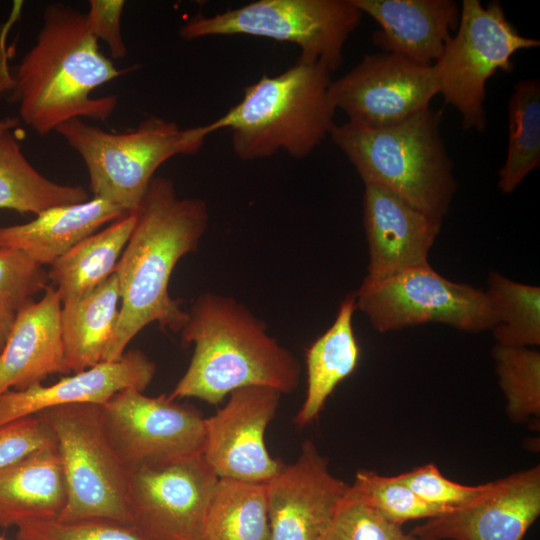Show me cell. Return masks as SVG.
Masks as SVG:
<instances>
[{"mask_svg": "<svg viewBox=\"0 0 540 540\" xmlns=\"http://www.w3.org/2000/svg\"><path fill=\"white\" fill-rule=\"evenodd\" d=\"M136 212L131 236L114 271L120 311L103 361L122 358L130 341L147 325L180 333L189 314L169 294V281L182 257L195 252L209 224L207 203L179 198L174 182L155 176ZM102 361V362H103Z\"/></svg>", "mask_w": 540, "mask_h": 540, "instance_id": "6da1fadb", "label": "cell"}, {"mask_svg": "<svg viewBox=\"0 0 540 540\" xmlns=\"http://www.w3.org/2000/svg\"><path fill=\"white\" fill-rule=\"evenodd\" d=\"M13 70L9 87L19 119L45 136L72 119L106 121L117 96L91 93L131 68L119 69L102 53L85 13L57 1L46 5L35 43Z\"/></svg>", "mask_w": 540, "mask_h": 540, "instance_id": "7a4b0ae2", "label": "cell"}, {"mask_svg": "<svg viewBox=\"0 0 540 540\" xmlns=\"http://www.w3.org/2000/svg\"><path fill=\"white\" fill-rule=\"evenodd\" d=\"M188 314L180 336L182 343L194 345L193 355L170 399L197 398L217 405L245 387H269L282 394L297 389L299 361L243 303L204 292Z\"/></svg>", "mask_w": 540, "mask_h": 540, "instance_id": "3957f363", "label": "cell"}, {"mask_svg": "<svg viewBox=\"0 0 540 540\" xmlns=\"http://www.w3.org/2000/svg\"><path fill=\"white\" fill-rule=\"evenodd\" d=\"M331 72L320 62L297 60L284 72L263 75L244 89L241 101L211 122L228 128L232 147L244 161L284 151L309 156L330 135L336 112L330 97Z\"/></svg>", "mask_w": 540, "mask_h": 540, "instance_id": "277c9868", "label": "cell"}, {"mask_svg": "<svg viewBox=\"0 0 540 540\" xmlns=\"http://www.w3.org/2000/svg\"><path fill=\"white\" fill-rule=\"evenodd\" d=\"M442 110L429 107L384 128L351 121L335 124L331 141L365 184L384 187L441 220L448 214L457 182L441 136Z\"/></svg>", "mask_w": 540, "mask_h": 540, "instance_id": "5b68a950", "label": "cell"}, {"mask_svg": "<svg viewBox=\"0 0 540 540\" xmlns=\"http://www.w3.org/2000/svg\"><path fill=\"white\" fill-rule=\"evenodd\" d=\"M83 160L94 198L134 211L156 170L177 155L196 154L214 133L211 124L181 128L151 116L136 128L114 132L72 119L56 131Z\"/></svg>", "mask_w": 540, "mask_h": 540, "instance_id": "8992f818", "label": "cell"}, {"mask_svg": "<svg viewBox=\"0 0 540 540\" xmlns=\"http://www.w3.org/2000/svg\"><path fill=\"white\" fill-rule=\"evenodd\" d=\"M37 415L54 434L65 480L66 503L56 519H101L131 527L129 471L108 437L101 405H65Z\"/></svg>", "mask_w": 540, "mask_h": 540, "instance_id": "52a82bcc", "label": "cell"}, {"mask_svg": "<svg viewBox=\"0 0 540 540\" xmlns=\"http://www.w3.org/2000/svg\"><path fill=\"white\" fill-rule=\"evenodd\" d=\"M362 12L351 0H258L213 16L196 15L179 29L194 40L249 35L290 42L299 60L323 63L332 73L343 63L344 46Z\"/></svg>", "mask_w": 540, "mask_h": 540, "instance_id": "ba28073f", "label": "cell"}, {"mask_svg": "<svg viewBox=\"0 0 540 540\" xmlns=\"http://www.w3.org/2000/svg\"><path fill=\"white\" fill-rule=\"evenodd\" d=\"M539 46V40L518 32L499 1L486 6L479 0L462 1L456 34L446 41L434 67L439 94L459 112L464 130H485L488 80L498 71L512 72L517 51Z\"/></svg>", "mask_w": 540, "mask_h": 540, "instance_id": "9c48e42d", "label": "cell"}, {"mask_svg": "<svg viewBox=\"0 0 540 540\" xmlns=\"http://www.w3.org/2000/svg\"><path fill=\"white\" fill-rule=\"evenodd\" d=\"M355 295L356 309L379 332L438 322L478 333L494 325L485 291L450 281L429 264L380 281L362 282Z\"/></svg>", "mask_w": 540, "mask_h": 540, "instance_id": "30bf717a", "label": "cell"}, {"mask_svg": "<svg viewBox=\"0 0 540 540\" xmlns=\"http://www.w3.org/2000/svg\"><path fill=\"white\" fill-rule=\"evenodd\" d=\"M217 480L202 453L130 470L131 527L145 540H202Z\"/></svg>", "mask_w": 540, "mask_h": 540, "instance_id": "8fae6325", "label": "cell"}, {"mask_svg": "<svg viewBox=\"0 0 540 540\" xmlns=\"http://www.w3.org/2000/svg\"><path fill=\"white\" fill-rule=\"evenodd\" d=\"M101 410L108 437L128 471L202 453L204 417L168 395L150 397L126 389Z\"/></svg>", "mask_w": 540, "mask_h": 540, "instance_id": "7c38bea8", "label": "cell"}, {"mask_svg": "<svg viewBox=\"0 0 540 540\" xmlns=\"http://www.w3.org/2000/svg\"><path fill=\"white\" fill-rule=\"evenodd\" d=\"M439 94L433 65L415 63L401 55H365L351 70L329 85V97L348 121L384 128L430 107Z\"/></svg>", "mask_w": 540, "mask_h": 540, "instance_id": "4fadbf2b", "label": "cell"}, {"mask_svg": "<svg viewBox=\"0 0 540 540\" xmlns=\"http://www.w3.org/2000/svg\"><path fill=\"white\" fill-rule=\"evenodd\" d=\"M281 395L269 387L237 389L204 418L202 456L218 478L267 483L278 473L284 463L268 452L265 432Z\"/></svg>", "mask_w": 540, "mask_h": 540, "instance_id": "5bb4252c", "label": "cell"}, {"mask_svg": "<svg viewBox=\"0 0 540 540\" xmlns=\"http://www.w3.org/2000/svg\"><path fill=\"white\" fill-rule=\"evenodd\" d=\"M349 486L314 442L304 441L295 462L266 483L270 540H327Z\"/></svg>", "mask_w": 540, "mask_h": 540, "instance_id": "9a60e30c", "label": "cell"}, {"mask_svg": "<svg viewBox=\"0 0 540 540\" xmlns=\"http://www.w3.org/2000/svg\"><path fill=\"white\" fill-rule=\"evenodd\" d=\"M540 514V465L486 483L469 502L417 525L419 540H523Z\"/></svg>", "mask_w": 540, "mask_h": 540, "instance_id": "2e32d148", "label": "cell"}, {"mask_svg": "<svg viewBox=\"0 0 540 540\" xmlns=\"http://www.w3.org/2000/svg\"><path fill=\"white\" fill-rule=\"evenodd\" d=\"M442 221L392 191L365 184L363 223L369 252L363 282H376L428 263Z\"/></svg>", "mask_w": 540, "mask_h": 540, "instance_id": "e0dca14e", "label": "cell"}, {"mask_svg": "<svg viewBox=\"0 0 540 540\" xmlns=\"http://www.w3.org/2000/svg\"><path fill=\"white\" fill-rule=\"evenodd\" d=\"M156 374V364L141 350L124 353L117 361H103L86 370L44 386L36 383L23 390L0 395V425L43 410L73 404H106L126 390L144 391Z\"/></svg>", "mask_w": 540, "mask_h": 540, "instance_id": "ac0fdd59", "label": "cell"}, {"mask_svg": "<svg viewBox=\"0 0 540 540\" xmlns=\"http://www.w3.org/2000/svg\"><path fill=\"white\" fill-rule=\"evenodd\" d=\"M379 29L372 35L382 52L433 65L457 29L460 6L453 0H351Z\"/></svg>", "mask_w": 540, "mask_h": 540, "instance_id": "d6986e66", "label": "cell"}, {"mask_svg": "<svg viewBox=\"0 0 540 540\" xmlns=\"http://www.w3.org/2000/svg\"><path fill=\"white\" fill-rule=\"evenodd\" d=\"M61 299L53 285L41 300L16 313L13 328L0 353V395L23 390L56 373H70L61 334Z\"/></svg>", "mask_w": 540, "mask_h": 540, "instance_id": "ffe728a7", "label": "cell"}, {"mask_svg": "<svg viewBox=\"0 0 540 540\" xmlns=\"http://www.w3.org/2000/svg\"><path fill=\"white\" fill-rule=\"evenodd\" d=\"M130 213L100 198L50 208L25 224L0 226V248L21 251L40 265H51L106 223Z\"/></svg>", "mask_w": 540, "mask_h": 540, "instance_id": "44dd1931", "label": "cell"}, {"mask_svg": "<svg viewBox=\"0 0 540 540\" xmlns=\"http://www.w3.org/2000/svg\"><path fill=\"white\" fill-rule=\"evenodd\" d=\"M65 503V480L56 445L0 469V527L58 518Z\"/></svg>", "mask_w": 540, "mask_h": 540, "instance_id": "7402d4cb", "label": "cell"}, {"mask_svg": "<svg viewBox=\"0 0 540 540\" xmlns=\"http://www.w3.org/2000/svg\"><path fill=\"white\" fill-rule=\"evenodd\" d=\"M355 293L341 302L332 325L306 350L307 390L294 423L303 428L316 420L337 385L353 373L360 358L354 334Z\"/></svg>", "mask_w": 540, "mask_h": 540, "instance_id": "603a6c76", "label": "cell"}, {"mask_svg": "<svg viewBox=\"0 0 540 540\" xmlns=\"http://www.w3.org/2000/svg\"><path fill=\"white\" fill-rule=\"evenodd\" d=\"M20 124L19 117L0 119V209L38 215L89 200L82 186L54 182L33 167L20 145Z\"/></svg>", "mask_w": 540, "mask_h": 540, "instance_id": "cb8c5ba5", "label": "cell"}, {"mask_svg": "<svg viewBox=\"0 0 540 540\" xmlns=\"http://www.w3.org/2000/svg\"><path fill=\"white\" fill-rule=\"evenodd\" d=\"M120 300L119 282L113 273L86 295L62 304L60 325L69 372L103 361L118 322Z\"/></svg>", "mask_w": 540, "mask_h": 540, "instance_id": "d4e9b609", "label": "cell"}, {"mask_svg": "<svg viewBox=\"0 0 540 540\" xmlns=\"http://www.w3.org/2000/svg\"><path fill=\"white\" fill-rule=\"evenodd\" d=\"M136 222L132 211L76 244L50 265L48 278L62 304L103 283L116 269Z\"/></svg>", "mask_w": 540, "mask_h": 540, "instance_id": "484cf974", "label": "cell"}, {"mask_svg": "<svg viewBox=\"0 0 540 540\" xmlns=\"http://www.w3.org/2000/svg\"><path fill=\"white\" fill-rule=\"evenodd\" d=\"M202 540H270L266 483L218 478Z\"/></svg>", "mask_w": 540, "mask_h": 540, "instance_id": "4316f807", "label": "cell"}, {"mask_svg": "<svg viewBox=\"0 0 540 540\" xmlns=\"http://www.w3.org/2000/svg\"><path fill=\"white\" fill-rule=\"evenodd\" d=\"M508 148L499 170L498 187L514 192L525 177L540 166V82L518 81L508 100Z\"/></svg>", "mask_w": 540, "mask_h": 540, "instance_id": "83f0119b", "label": "cell"}, {"mask_svg": "<svg viewBox=\"0 0 540 540\" xmlns=\"http://www.w3.org/2000/svg\"><path fill=\"white\" fill-rule=\"evenodd\" d=\"M494 314L496 345L530 347L540 344V288L512 281L496 271L485 291Z\"/></svg>", "mask_w": 540, "mask_h": 540, "instance_id": "f1b7e54d", "label": "cell"}, {"mask_svg": "<svg viewBox=\"0 0 540 540\" xmlns=\"http://www.w3.org/2000/svg\"><path fill=\"white\" fill-rule=\"evenodd\" d=\"M492 357L508 417L515 423L536 421L540 417V353L495 344Z\"/></svg>", "mask_w": 540, "mask_h": 540, "instance_id": "f546056e", "label": "cell"}, {"mask_svg": "<svg viewBox=\"0 0 540 540\" xmlns=\"http://www.w3.org/2000/svg\"><path fill=\"white\" fill-rule=\"evenodd\" d=\"M348 496L399 525L412 520H426L452 510L430 504L394 476H383L372 470L357 471Z\"/></svg>", "mask_w": 540, "mask_h": 540, "instance_id": "4dcf8cb0", "label": "cell"}, {"mask_svg": "<svg viewBox=\"0 0 540 540\" xmlns=\"http://www.w3.org/2000/svg\"><path fill=\"white\" fill-rule=\"evenodd\" d=\"M16 528V537L30 540H145L130 526L101 519H38L23 522Z\"/></svg>", "mask_w": 540, "mask_h": 540, "instance_id": "1f68e13d", "label": "cell"}, {"mask_svg": "<svg viewBox=\"0 0 540 540\" xmlns=\"http://www.w3.org/2000/svg\"><path fill=\"white\" fill-rule=\"evenodd\" d=\"M48 272L25 253L0 248V303L18 312L48 286Z\"/></svg>", "mask_w": 540, "mask_h": 540, "instance_id": "d6a6232c", "label": "cell"}, {"mask_svg": "<svg viewBox=\"0 0 540 540\" xmlns=\"http://www.w3.org/2000/svg\"><path fill=\"white\" fill-rule=\"evenodd\" d=\"M327 540H419L369 506L346 495Z\"/></svg>", "mask_w": 540, "mask_h": 540, "instance_id": "836d02e7", "label": "cell"}, {"mask_svg": "<svg viewBox=\"0 0 540 540\" xmlns=\"http://www.w3.org/2000/svg\"><path fill=\"white\" fill-rule=\"evenodd\" d=\"M394 478L424 501L446 509L469 502L486 488V484L469 486L454 482L445 477L433 463L395 475Z\"/></svg>", "mask_w": 540, "mask_h": 540, "instance_id": "e575fe53", "label": "cell"}, {"mask_svg": "<svg viewBox=\"0 0 540 540\" xmlns=\"http://www.w3.org/2000/svg\"><path fill=\"white\" fill-rule=\"evenodd\" d=\"M56 445L49 426L39 415L0 425V469L42 448Z\"/></svg>", "mask_w": 540, "mask_h": 540, "instance_id": "d590c367", "label": "cell"}, {"mask_svg": "<svg viewBox=\"0 0 540 540\" xmlns=\"http://www.w3.org/2000/svg\"><path fill=\"white\" fill-rule=\"evenodd\" d=\"M88 6L85 16L90 32L108 46L113 59L124 58L128 52L121 32L125 1L90 0Z\"/></svg>", "mask_w": 540, "mask_h": 540, "instance_id": "8d00e7d4", "label": "cell"}, {"mask_svg": "<svg viewBox=\"0 0 540 540\" xmlns=\"http://www.w3.org/2000/svg\"><path fill=\"white\" fill-rule=\"evenodd\" d=\"M16 312L0 303V353L4 349L14 325Z\"/></svg>", "mask_w": 540, "mask_h": 540, "instance_id": "74e56055", "label": "cell"}, {"mask_svg": "<svg viewBox=\"0 0 540 540\" xmlns=\"http://www.w3.org/2000/svg\"><path fill=\"white\" fill-rule=\"evenodd\" d=\"M17 540H30V539H26V538H21V537H16Z\"/></svg>", "mask_w": 540, "mask_h": 540, "instance_id": "f35d334b", "label": "cell"}, {"mask_svg": "<svg viewBox=\"0 0 540 540\" xmlns=\"http://www.w3.org/2000/svg\"><path fill=\"white\" fill-rule=\"evenodd\" d=\"M0 540H5V537L3 535H1Z\"/></svg>", "mask_w": 540, "mask_h": 540, "instance_id": "ab89813d", "label": "cell"}]
</instances>
